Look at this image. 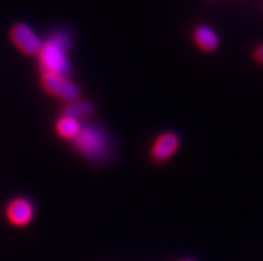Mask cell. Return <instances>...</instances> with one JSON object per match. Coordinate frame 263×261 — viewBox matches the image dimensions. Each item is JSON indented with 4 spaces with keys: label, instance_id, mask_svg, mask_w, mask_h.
Here are the masks:
<instances>
[{
    "label": "cell",
    "instance_id": "cell-1",
    "mask_svg": "<svg viewBox=\"0 0 263 261\" xmlns=\"http://www.w3.org/2000/svg\"><path fill=\"white\" fill-rule=\"evenodd\" d=\"M39 63L42 72L58 73L68 76L70 73V63L66 55V46L62 42V37H52L43 43L40 48Z\"/></svg>",
    "mask_w": 263,
    "mask_h": 261
},
{
    "label": "cell",
    "instance_id": "cell-2",
    "mask_svg": "<svg viewBox=\"0 0 263 261\" xmlns=\"http://www.w3.org/2000/svg\"><path fill=\"white\" fill-rule=\"evenodd\" d=\"M40 83L46 92L64 103H71L80 99V88L73 83L72 80L68 79V76L58 75V73L42 72Z\"/></svg>",
    "mask_w": 263,
    "mask_h": 261
},
{
    "label": "cell",
    "instance_id": "cell-3",
    "mask_svg": "<svg viewBox=\"0 0 263 261\" xmlns=\"http://www.w3.org/2000/svg\"><path fill=\"white\" fill-rule=\"evenodd\" d=\"M11 40L24 55H37L43 46V42L40 40L35 31L27 24H15L11 30Z\"/></svg>",
    "mask_w": 263,
    "mask_h": 261
},
{
    "label": "cell",
    "instance_id": "cell-4",
    "mask_svg": "<svg viewBox=\"0 0 263 261\" xmlns=\"http://www.w3.org/2000/svg\"><path fill=\"white\" fill-rule=\"evenodd\" d=\"M75 146L80 152L87 156L95 157L98 155H103L104 139L102 133L92 128H82L79 135L75 137Z\"/></svg>",
    "mask_w": 263,
    "mask_h": 261
},
{
    "label": "cell",
    "instance_id": "cell-5",
    "mask_svg": "<svg viewBox=\"0 0 263 261\" xmlns=\"http://www.w3.org/2000/svg\"><path fill=\"white\" fill-rule=\"evenodd\" d=\"M179 148V137L174 132H164L159 135L151 147V159L155 163H164L170 159Z\"/></svg>",
    "mask_w": 263,
    "mask_h": 261
},
{
    "label": "cell",
    "instance_id": "cell-6",
    "mask_svg": "<svg viewBox=\"0 0 263 261\" xmlns=\"http://www.w3.org/2000/svg\"><path fill=\"white\" fill-rule=\"evenodd\" d=\"M7 218L15 227H26L33 218V205L24 197H16L7 205Z\"/></svg>",
    "mask_w": 263,
    "mask_h": 261
},
{
    "label": "cell",
    "instance_id": "cell-7",
    "mask_svg": "<svg viewBox=\"0 0 263 261\" xmlns=\"http://www.w3.org/2000/svg\"><path fill=\"white\" fill-rule=\"evenodd\" d=\"M194 40L200 50L206 52L215 51L219 46V37L217 32L207 26H198L194 30Z\"/></svg>",
    "mask_w": 263,
    "mask_h": 261
},
{
    "label": "cell",
    "instance_id": "cell-8",
    "mask_svg": "<svg viewBox=\"0 0 263 261\" xmlns=\"http://www.w3.org/2000/svg\"><path fill=\"white\" fill-rule=\"evenodd\" d=\"M95 112V106L93 103L88 102V100H75V102L67 103L63 108V115L71 116L73 119L82 120L90 117Z\"/></svg>",
    "mask_w": 263,
    "mask_h": 261
},
{
    "label": "cell",
    "instance_id": "cell-9",
    "mask_svg": "<svg viewBox=\"0 0 263 261\" xmlns=\"http://www.w3.org/2000/svg\"><path fill=\"white\" fill-rule=\"evenodd\" d=\"M55 129H57V133L60 137L67 140H73L82 131V124H80L79 120L73 119L71 116L63 115L58 119Z\"/></svg>",
    "mask_w": 263,
    "mask_h": 261
},
{
    "label": "cell",
    "instance_id": "cell-10",
    "mask_svg": "<svg viewBox=\"0 0 263 261\" xmlns=\"http://www.w3.org/2000/svg\"><path fill=\"white\" fill-rule=\"evenodd\" d=\"M254 57H255L257 62H259L260 64H263V44L258 47L257 50L254 51Z\"/></svg>",
    "mask_w": 263,
    "mask_h": 261
},
{
    "label": "cell",
    "instance_id": "cell-11",
    "mask_svg": "<svg viewBox=\"0 0 263 261\" xmlns=\"http://www.w3.org/2000/svg\"><path fill=\"white\" fill-rule=\"evenodd\" d=\"M180 261H194V260H191V258H184V260H180Z\"/></svg>",
    "mask_w": 263,
    "mask_h": 261
}]
</instances>
